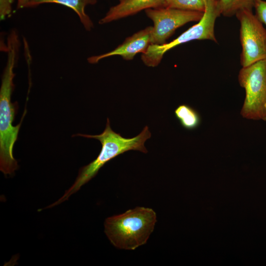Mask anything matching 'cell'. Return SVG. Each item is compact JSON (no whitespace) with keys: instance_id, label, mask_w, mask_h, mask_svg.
Listing matches in <instances>:
<instances>
[{"instance_id":"9a60e30c","label":"cell","mask_w":266,"mask_h":266,"mask_svg":"<svg viewBox=\"0 0 266 266\" xmlns=\"http://www.w3.org/2000/svg\"><path fill=\"white\" fill-rule=\"evenodd\" d=\"M13 0H0V18L1 20L9 17L12 12Z\"/></svg>"},{"instance_id":"e0dca14e","label":"cell","mask_w":266,"mask_h":266,"mask_svg":"<svg viewBox=\"0 0 266 266\" xmlns=\"http://www.w3.org/2000/svg\"></svg>"},{"instance_id":"5bb4252c","label":"cell","mask_w":266,"mask_h":266,"mask_svg":"<svg viewBox=\"0 0 266 266\" xmlns=\"http://www.w3.org/2000/svg\"><path fill=\"white\" fill-rule=\"evenodd\" d=\"M254 8L256 16L263 24L266 25V0H257Z\"/></svg>"},{"instance_id":"52a82bcc","label":"cell","mask_w":266,"mask_h":266,"mask_svg":"<svg viewBox=\"0 0 266 266\" xmlns=\"http://www.w3.org/2000/svg\"><path fill=\"white\" fill-rule=\"evenodd\" d=\"M154 23L151 44H163L179 27L191 22H198L203 12L161 7L145 10Z\"/></svg>"},{"instance_id":"6da1fadb","label":"cell","mask_w":266,"mask_h":266,"mask_svg":"<svg viewBox=\"0 0 266 266\" xmlns=\"http://www.w3.org/2000/svg\"><path fill=\"white\" fill-rule=\"evenodd\" d=\"M74 136L98 140L101 144V150L96 159L80 169L74 182L63 196L47 206L46 209L58 205L68 200L71 195L77 192L83 185L94 178L106 163L118 156L130 150L147 153L148 151L144 143L151 137V134L148 127L146 126L137 135L132 138L124 137L112 130L110 120L107 118L105 128L100 134L89 135L78 133Z\"/></svg>"},{"instance_id":"30bf717a","label":"cell","mask_w":266,"mask_h":266,"mask_svg":"<svg viewBox=\"0 0 266 266\" xmlns=\"http://www.w3.org/2000/svg\"><path fill=\"white\" fill-rule=\"evenodd\" d=\"M97 2V0H30L28 7H34L46 3H55L64 5L74 11L85 29L90 31L94 25L85 12V7L88 5H94Z\"/></svg>"},{"instance_id":"277c9868","label":"cell","mask_w":266,"mask_h":266,"mask_svg":"<svg viewBox=\"0 0 266 266\" xmlns=\"http://www.w3.org/2000/svg\"><path fill=\"white\" fill-rule=\"evenodd\" d=\"M221 15L218 0H207L201 19L176 39L163 44H151L141 55V60L148 66L155 67L161 62L164 54L171 49L194 40H210L217 42L214 27L217 18Z\"/></svg>"},{"instance_id":"8992f818","label":"cell","mask_w":266,"mask_h":266,"mask_svg":"<svg viewBox=\"0 0 266 266\" xmlns=\"http://www.w3.org/2000/svg\"><path fill=\"white\" fill-rule=\"evenodd\" d=\"M235 16L240 23L241 66L245 67L266 60V29L263 24L252 10H240Z\"/></svg>"},{"instance_id":"4fadbf2b","label":"cell","mask_w":266,"mask_h":266,"mask_svg":"<svg viewBox=\"0 0 266 266\" xmlns=\"http://www.w3.org/2000/svg\"><path fill=\"white\" fill-rule=\"evenodd\" d=\"M207 0H164L162 7L204 12Z\"/></svg>"},{"instance_id":"5b68a950","label":"cell","mask_w":266,"mask_h":266,"mask_svg":"<svg viewBox=\"0 0 266 266\" xmlns=\"http://www.w3.org/2000/svg\"><path fill=\"white\" fill-rule=\"evenodd\" d=\"M245 90L240 114L245 118L266 121V60L242 67L238 76Z\"/></svg>"},{"instance_id":"7c38bea8","label":"cell","mask_w":266,"mask_h":266,"mask_svg":"<svg viewBox=\"0 0 266 266\" xmlns=\"http://www.w3.org/2000/svg\"><path fill=\"white\" fill-rule=\"evenodd\" d=\"M257 0H218L221 15L230 17L240 10H253Z\"/></svg>"},{"instance_id":"7a4b0ae2","label":"cell","mask_w":266,"mask_h":266,"mask_svg":"<svg viewBox=\"0 0 266 266\" xmlns=\"http://www.w3.org/2000/svg\"><path fill=\"white\" fill-rule=\"evenodd\" d=\"M18 47L19 44L15 42L7 44V59L0 89V170L5 175L13 174L18 167L13 149L22 122L16 126L13 125L15 105L11 100Z\"/></svg>"},{"instance_id":"8fae6325","label":"cell","mask_w":266,"mask_h":266,"mask_svg":"<svg viewBox=\"0 0 266 266\" xmlns=\"http://www.w3.org/2000/svg\"><path fill=\"white\" fill-rule=\"evenodd\" d=\"M174 115L181 125L186 130L196 129L201 123V117L199 112L188 104L178 105L174 110Z\"/></svg>"},{"instance_id":"3957f363","label":"cell","mask_w":266,"mask_h":266,"mask_svg":"<svg viewBox=\"0 0 266 266\" xmlns=\"http://www.w3.org/2000/svg\"><path fill=\"white\" fill-rule=\"evenodd\" d=\"M156 222L157 215L153 209L136 207L107 218L104 232L116 248L133 250L147 242Z\"/></svg>"},{"instance_id":"9c48e42d","label":"cell","mask_w":266,"mask_h":266,"mask_svg":"<svg viewBox=\"0 0 266 266\" xmlns=\"http://www.w3.org/2000/svg\"><path fill=\"white\" fill-rule=\"evenodd\" d=\"M164 0H119L110 8L99 23L103 24L135 14L149 8L162 7Z\"/></svg>"},{"instance_id":"ba28073f","label":"cell","mask_w":266,"mask_h":266,"mask_svg":"<svg viewBox=\"0 0 266 266\" xmlns=\"http://www.w3.org/2000/svg\"><path fill=\"white\" fill-rule=\"evenodd\" d=\"M152 26H149L132 36L125 40L113 50L98 56L88 58L90 64H96L102 59L112 56L119 55L124 60H132L138 53H144L151 44Z\"/></svg>"},{"instance_id":"2e32d148","label":"cell","mask_w":266,"mask_h":266,"mask_svg":"<svg viewBox=\"0 0 266 266\" xmlns=\"http://www.w3.org/2000/svg\"><path fill=\"white\" fill-rule=\"evenodd\" d=\"M30 0H17V7L18 9L28 7Z\"/></svg>"}]
</instances>
